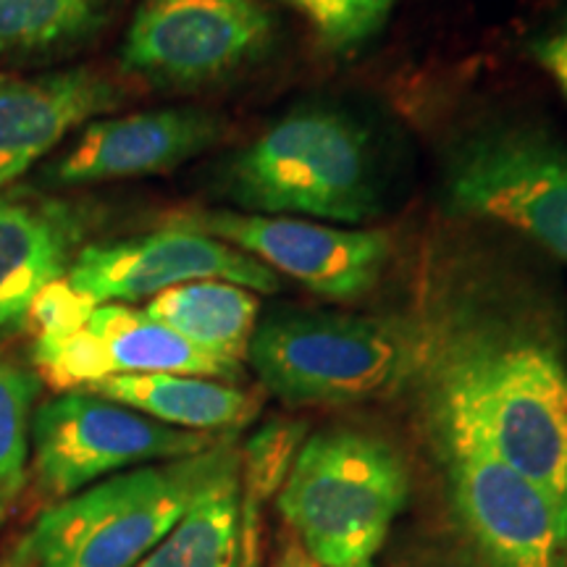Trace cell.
I'll return each instance as SVG.
<instances>
[{"instance_id":"cell-1","label":"cell","mask_w":567,"mask_h":567,"mask_svg":"<svg viewBox=\"0 0 567 567\" xmlns=\"http://www.w3.org/2000/svg\"><path fill=\"white\" fill-rule=\"evenodd\" d=\"M439 452H484L567 513V363L549 331L484 297L417 326L415 371Z\"/></svg>"},{"instance_id":"cell-2","label":"cell","mask_w":567,"mask_h":567,"mask_svg":"<svg viewBox=\"0 0 567 567\" xmlns=\"http://www.w3.org/2000/svg\"><path fill=\"white\" fill-rule=\"evenodd\" d=\"M218 439L205 452L116 473L55 502L21 538L9 567H134L172 534L197 496L239 473Z\"/></svg>"},{"instance_id":"cell-3","label":"cell","mask_w":567,"mask_h":567,"mask_svg":"<svg viewBox=\"0 0 567 567\" xmlns=\"http://www.w3.org/2000/svg\"><path fill=\"white\" fill-rule=\"evenodd\" d=\"M224 187L243 213L360 224L379 210L373 140L350 113L302 105L234 155Z\"/></svg>"},{"instance_id":"cell-4","label":"cell","mask_w":567,"mask_h":567,"mask_svg":"<svg viewBox=\"0 0 567 567\" xmlns=\"http://www.w3.org/2000/svg\"><path fill=\"white\" fill-rule=\"evenodd\" d=\"M410 473L384 439L329 429L300 446L279 492V513L318 567H368L396 515Z\"/></svg>"},{"instance_id":"cell-5","label":"cell","mask_w":567,"mask_h":567,"mask_svg":"<svg viewBox=\"0 0 567 567\" xmlns=\"http://www.w3.org/2000/svg\"><path fill=\"white\" fill-rule=\"evenodd\" d=\"M252 368L295 408L354 405L415 371L417 326L392 318L284 310L255 329Z\"/></svg>"},{"instance_id":"cell-6","label":"cell","mask_w":567,"mask_h":567,"mask_svg":"<svg viewBox=\"0 0 567 567\" xmlns=\"http://www.w3.org/2000/svg\"><path fill=\"white\" fill-rule=\"evenodd\" d=\"M446 203L513 226L567 266V145L530 126L492 124L455 142Z\"/></svg>"},{"instance_id":"cell-7","label":"cell","mask_w":567,"mask_h":567,"mask_svg":"<svg viewBox=\"0 0 567 567\" xmlns=\"http://www.w3.org/2000/svg\"><path fill=\"white\" fill-rule=\"evenodd\" d=\"M216 442L213 434L174 429L87 389H74L34 413L32 473L40 492L61 502L101 478L197 455Z\"/></svg>"},{"instance_id":"cell-8","label":"cell","mask_w":567,"mask_h":567,"mask_svg":"<svg viewBox=\"0 0 567 567\" xmlns=\"http://www.w3.org/2000/svg\"><path fill=\"white\" fill-rule=\"evenodd\" d=\"M271 40L255 0H142L122 66L158 87H203L250 63Z\"/></svg>"},{"instance_id":"cell-9","label":"cell","mask_w":567,"mask_h":567,"mask_svg":"<svg viewBox=\"0 0 567 567\" xmlns=\"http://www.w3.org/2000/svg\"><path fill=\"white\" fill-rule=\"evenodd\" d=\"M168 224L221 239L326 300L371 292L392 255V237L381 229H342L292 216L184 210Z\"/></svg>"},{"instance_id":"cell-10","label":"cell","mask_w":567,"mask_h":567,"mask_svg":"<svg viewBox=\"0 0 567 567\" xmlns=\"http://www.w3.org/2000/svg\"><path fill=\"white\" fill-rule=\"evenodd\" d=\"M457 534L478 567H559L567 513L534 481L484 452H446Z\"/></svg>"},{"instance_id":"cell-11","label":"cell","mask_w":567,"mask_h":567,"mask_svg":"<svg viewBox=\"0 0 567 567\" xmlns=\"http://www.w3.org/2000/svg\"><path fill=\"white\" fill-rule=\"evenodd\" d=\"M95 305L134 302L193 281H231L252 292H279L281 276L208 234L163 226L142 237L84 245L63 276Z\"/></svg>"},{"instance_id":"cell-12","label":"cell","mask_w":567,"mask_h":567,"mask_svg":"<svg viewBox=\"0 0 567 567\" xmlns=\"http://www.w3.org/2000/svg\"><path fill=\"white\" fill-rule=\"evenodd\" d=\"M224 130L218 113L193 105L95 118L74 145L45 168V184L82 187L174 172L216 145Z\"/></svg>"},{"instance_id":"cell-13","label":"cell","mask_w":567,"mask_h":567,"mask_svg":"<svg viewBox=\"0 0 567 567\" xmlns=\"http://www.w3.org/2000/svg\"><path fill=\"white\" fill-rule=\"evenodd\" d=\"M122 103V84L95 66L40 76L0 71V187L30 172L71 132Z\"/></svg>"},{"instance_id":"cell-14","label":"cell","mask_w":567,"mask_h":567,"mask_svg":"<svg viewBox=\"0 0 567 567\" xmlns=\"http://www.w3.org/2000/svg\"><path fill=\"white\" fill-rule=\"evenodd\" d=\"M87 203L17 187L0 195V326L24 321L42 289L69 274L95 229Z\"/></svg>"},{"instance_id":"cell-15","label":"cell","mask_w":567,"mask_h":567,"mask_svg":"<svg viewBox=\"0 0 567 567\" xmlns=\"http://www.w3.org/2000/svg\"><path fill=\"white\" fill-rule=\"evenodd\" d=\"M87 392L137 410L153 421L182 431H229L250 421L258 410L252 394L218 379L179 373L111 375L87 386Z\"/></svg>"},{"instance_id":"cell-16","label":"cell","mask_w":567,"mask_h":567,"mask_svg":"<svg viewBox=\"0 0 567 567\" xmlns=\"http://www.w3.org/2000/svg\"><path fill=\"white\" fill-rule=\"evenodd\" d=\"M95 342L105 379L126 373H179L234 379L243 368L203 352L176 331L124 302L97 305L84 323Z\"/></svg>"},{"instance_id":"cell-17","label":"cell","mask_w":567,"mask_h":567,"mask_svg":"<svg viewBox=\"0 0 567 567\" xmlns=\"http://www.w3.org/2000/svg\"><path fill=\"white\" fill-rule=\"evenodd\" d=\"M260 302L252 289L231 281H193L166 289L145 313L224 363L239 365L250 352Z\"/></svg>"},{"instance_id":"cell-18","label":"cell","mask_w":567,"mask_h":567,"mask_svg":"<svg viewBox=\"0 0 567 567\" xmlns=\"http://www.w3.org/2000/svg\"><path fill=\"white\" fill-rule=\"evenodd\" d=\"M134 567H243L239 473L197 496L172 534Z\"/></svg>"},{"instance_id":"cell-19","label":"cell","mask_w":567,"mask_h":567,"mask_svg":"<svg viewBox=\"0 0 567 567\" xmlns=\"http://www.w3.org/2000/svg\"><path fill=\"white\" fill-rule=\"evenodd\" d=\"M101 21L103 0H0V63L74 51Z\"/></svg>"},{"instance_id":"cell-20","label":"cell","mask_w":567,"mask_h":567,"mask_svg":"<svg viewBox=\"0 0 567 567\" xmlns=\"http://www.w3.org/2000/svg\"><path fill=\"white\" fill-rule=\"evenodd\" d=\"M40 375L0 350V499L9 502L27 484L34 400Z\"/></svg>"},{"instance_id":"cell-21","label":"cell","mask_w":567,"mask_h":567,"mask_svg":"<svg viewBox=\"0 0 567 567\" xmlns=\"http://www.w3.org/2000/svg\"><path fill=\"white\" fill-rule=\"evenodd\" d=\"M302 425L274 421L264 425L245 446V502L239 499V536H243V567H252L255 517L266 496L284 484L302 442Z\"/></svg>"},{"instance_id":"cell-22","label":"cell","mask_w":567,"mask_h":567,"mask_svg":"<svg viewBox=\"0 0 567 567\" xmlns=\"http://www.w3.org/2000/svg\"><path fill=\"white\" fill-rule=\"evenodd\" d=\"M331 51H352L384 27L396 0H281Z\"/></svg>"},{"instance_id":"cell-23","label":"cell","mask_w":567,"mask_h":567,"mask_svg":"<svg viewBox=\"0 0 567 567\" xmlns=\"http://www.w3.org/2000/svg\"><path fill=\"white\" fill-rule=\"evenodd\" d=\"M95 308L90 297L76 292L66 279H59L34 297L24 321L32 331V342H51L82 329Z\"/></svg>"},{"instance_id":"cell-24","label":"cell","mask_w":567,"mask_h":567,"mask_svg":"<svg viewBox=\"0 0 567 567\" xmlns=\"http://www.w3.org/2000/svg\"><path fill=\"white\" fill-rule=\"evenodd\" d=\"M530 55L567 97V11L547 32L530 42Z\"/></svg>"},{"instance_id":"cell-25","label":"cell","mask_w":567,"mask_h":567,"mask_svg":"<svg viewBox=\"0 0 567 567\" xmlns=\"http://www.w3.org/2000/svg\"><path fill=\"white\" fill-rule=\"evenodd\" d=\"M302 565H305V557L300 555V551H297V549H289L287 555L281 557V563L276 565V567H302Z\"/></svg>"},{"instance_id":"cell-26","label":"cell","mask_w":567,"mask_h":567,"mask_svg":"<svg viewBox=\"0 0 567 567\" xmlns=\"http://www.w3.org/2000/svg\"><path fill=\"white\" fill-rule=\"evenodd\" d=\"M0 517H3V499H0Z\"/></svg>"},{"instance_id":"cell-27","label":"cell","mask_w":567,"mask_h":567,"mask_svg":"<svg viewBox=\"0 0 567 567\" xmlns=\"http://www.w3.org/2000/svg\"><path fill=\"white\" fill-rule=\"evenodd\" d=\"M302 567H318V565H308V563H305V565H302Z\"/></svg>"}]
</instances>
